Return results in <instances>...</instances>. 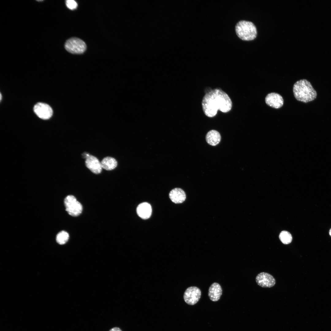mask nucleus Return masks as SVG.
Masks as SVG:
<instances>
[{
    "label": "nucleus",
    "instance_id": "nucleus-1",
    "mask_svg": "<svg viewBox=\"0 0 331 331\" xmlns=\"http://www.w3.org/2000/svg\"><path fill=\"white\" fill-rule=\"evenodd\" d=\"M203 111L207 116H215L218 110L226 113L232 107V101L228 95L222 90L216 89L206 93L202 101Z\"/></svg>",
    "mask_w": 331,
    "mask_h": 331
},
{
    "label": "nucleus",
    "instance_id": "nucleus-2",
    "mask_svg": "<svg viewBox=\"0 0 331 331\" xmlns=\"http://www.w3.org/2000/svg\"><path fill=\"white\" fill-rule=\"evenodd\" d=\"M293 90L296 99L304 103L312 101L317 97L316 91L310 82L306 79H301L295 82Z\"/></svg>",
    "mask_w": 331,
    "mask_h": 331
},
{
    "label": "nucleus",
    "instance_id": "nucleus-3",
    "mask_svg": "<svg viewBox=\"0 0 331 331\" xmlns=\"http://www.w3.org/2000/svg\"><path fill=\"white\" fill-rule=\"evenodd\" d=\"M235 31L238 36L243 40L249 41L254 39L257 37L256 27L252 22L241 20L235 26Z\"/></svg>",
    "mask_w": 331,
    "mask_h": 331
},
{
    "label": "nucleus",
    "instance_id": "nucleus-4",
    "mask_svg": "<svg viewBox=\"0 0 331 331\" xmlns=\"http://www.w3.org/2000/svg\"><path fill=\"white\" fill-rule=\"evenodd\" d=\"M64 47L68 52L74 54L82 53L86 48L85 42L76 37L71 38L67 40L65 44Z\"/></svg>",
    "mask_w": 331,
    "mask_h": 331
},
{
    "label": "nucleus",
    "instance_id": "nucleus-5",
    "mask_svg": "<svg viewBox=\"0 0 331 331\" xmlns=\"http://www.w3.org/2000/svg\"><path fill=\"white\" fill-rule=\"evenodd\" d=\"M64 204L66 210L70 215L77 216L82 213V206L73 196H67L64 199Z\"/></svg>",
    "mask_w": 331,
    "mask_h": 331
},
{
    "label": "nucleus",
    "instance_id": "nucleus-6",
    "mask_svg": "<svg viewBox=\"0 0 331 331\" xmlns=\"http://www.w3.org/2000/svg\"><path fill=\"white\" fill-rule=\"evenodd\" d=\"M201 291L198 287L192 286L188 287L185 291L183 298L187 304L193 305L199 301L201 296Z\"/></svg>",
    "mask_w": 331,
    "mask_h": 331
},
{
    "label": "nucleus",
    "instance_id": "nucleus-7",
    "mask_svg": "<svg viewBox=\"0 0 331 331\" xmlns=\"http://www.w3.org/2000/svg\"><path fill=\"white\" fill-rule=\"evenodd\" d=\"M33 110L39 117L43 120L49 119L53 114L51 107L47 104L43 103L36 104L33 108Z\"/></svg>",
    "mask_w": 331,
    "mask_h": 331
},
{
    "label": "nucleus",
    "instance_id": "nucleus-8",
    "mask_svg": "<svg viewBox=\"0 0 331 331\" xmlns=\"http://www.w3.org/2000/svg\"><path fill=\"white\" fill-rule=\"evenodd\" d=\"M255 279L257 284L262 287H271L276 284V280L274 277L267 272H261L259 273Z\"/></svg>",
    "mask_w": 331,
    "mask_h": 331
},
{
    "label": "nucleus",
    "instance_id": "nucleus-9",
    "mask_svg": "<svg viewBox=\"0 0 331 331\" xmlns=\"http://www.w3.org/2000/svg\"><path fill=\"white\" fill-rule=\"evenodd\" d=\"M266 103L270 107L275 108H279L283 104V99L279 94L272 93L267 94L265 98Z\"/></svg>",
    "mask_w": 331,
    "mask_h": 331
},
{
    "label": "nucleus",
    "instance_id": "nucleus-10",
    "mask_svg": "<svg viewBox=\"0 0 331 331\" xmlns=\"http://www.w3.org/2000/svg\"><path fill=\"white\" fill-rule=\"evenodd\" d=\"M85 164L86 167L94 174L100 173L102 167L101 163L96 157L89 155L86 158Z\"/></svg>",
    "mask_w": 331,
    "mask_h": 331
},
{
    "label": "nucleus",
    "instance_id": "nucleus-11",
    "mask_svg": "<svg viewBox=\"0 0 331 331\" xmlns=\"http://www.w3.org/2000/svg\"><path fill=\"white\" fill-rule=\"evenodd\" d=\"M222 294V290L220 285L217 283H214L210 286L208 295L210 299L213 302L218 301Z\"/></svg>",
    "mask_w": 331,
    "mask_h": 331
},
{
    "label": "nucleus",
    "instance_id": "nucleus-12",
    "mask_svg": "<svg viewBox=\"0 0 331 331\" xmlns=\"http://www.w3.org/2000/svg\"><path fill=\"white\" fill-rule=\"evenodd\" d=\"M136 211L138 216L142 219L149 218L152 213V208L148 203L143 202L139 204L137 207Z\"/></svg>",
    "mask_w": 331,
    "mask_h": 331
},
{
    "label": "nucleus",
    "instance_id": "nucleus-13",
    "mask_svg": "<svg viewBox=\"0 0 331 331\" xmlns=\"http://www.w3.org/2000/svg\"><path fill=\"white\" fill-rule=\"evenodd\" d=\"M169 196L171 200L176 204L183 203L186 198L185 192L182 189L179 188L172 189L170 192Z\"/></svg>",
    "mask_w": 331,
    "mask_h": 331
},
{
    "label": "nucleus",
    "instance_id": "nucleus-14",
    "mask_svg": "<svg viewBox=\"0 0 331 331\" xmlns=\"http://www.w3.org/2000/svg\"><path fill=\"white\" fill-rule=\"evenodd\" d=\"M206 139L207 143L210 145L215 146L218 144L221 140V137L219 132L215 130H211L207 133Z\"/></svg>",
    "mask_w": 331,
    "mask_h": 331
},
{
    "label": "nucleus",
    "instance_id": "nucleus-15",
    "mask_svg": "<svg viewBox=\"0 0 331 331\" xmlns=\"http://www.w3.org/2000/svg\"><path fill=\"white\" fill-rule=\"evenodd\" d=\"M102 168L107 170L114 169L117 166V162L113 158L107 157L104 158L101 162Z\"/></svg>",
    "mask_w": 331,
    "mask_h": 331
},
{
    "label": "nucleus",
    "instance_id": "nucleus-16",
    "mask_svg": "<svg viewBox=\"0 0 331 331\" xmlns=\"http://www.w3.org/2000/svg\"><path fill=\"white\" fill-rule=\"evenodd\" d=\"M69 238V234L67 232L63 230L57 234L56 237V240L59 244L63 245L67 242Z\"/></svg>",
    "mask_w": 331,
    "mask_h": 331
},
{
    "label": "nucleus",
    "instance_id": "nucleus-17",
    "mask_svg": "<svg viewBox=\"0 0 331 331\" xmlns=\"http://www.w3.org/2000/svg\"><path fill=\"white\" fill-rule=\"evenodd\" d=\"M279 238L282 242L284 244L290 243L292 239L291 234L286 231H282L279 235Z\"/></svg>",
    "mask_w": 331,
    "mask_h": 331
},
{
    "label": "nucleus",
    "instance_id": "nucleus-18",
    "mask_svg": "<svg viewBox=\"0 0 331 331\" xmlns=\"http://www.w3.org/2000/svg\"><path fill=\"white\" fill-rule=\"evenodd\" d=\"M66 4L67 6L71 10L76 9L78 6L76 2L74 0H67L66 1Z\"/></svg>",
    "mask_w": 331,
    "mask_h": 331
},
{
    "label": "nucleus",
    "instance_id": "nucleus-19",
    "mask_svg": "<svg viewBox=\"0 0 331 331\" xmlns=\"http://www.w3.org/2000/svg\"><path fill=\"white\" fill-rule=\"evenodd\" d=\"M109 331H122L119 328L115 327L111 329Z\"/></svg>",
    "mask_w": 331,
    "mask_h": 331
},
{
    "label": "nucleus",
    "instance_id": "nucleus-20",
    "mask_svg": "<svg viewBox=\"0 0 331 331\" xmlns=\"http://www.w3.org/2000/svg\"><path fill=\"white\" fill-rule=\"evenodd\" d=\"M329 233L330 235L331 236V229L329 230Z\"/></svg>",
    "mask_w": 331,
    "mask_h": 331
},
{
    "label": "nucleus",
    "instance_id": "nucleus-21",
    "mask_svg": "<svg viewBox=\"0 0 331 331\" xmlns=\"http://www.w3.org/2000/svg\"><path fill=\"white\" fill-rule=\"evenodd\" d=\"M1 99H2V95H1V93H0V100H1Z\"/></svg>",
    "mask_w": 331,
    "mask_h": 331
}]
</instances>
